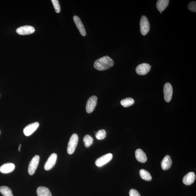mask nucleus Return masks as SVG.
Returning <instances> with one entry per match:
<instances>
[{
	"instance_id": "a211bd4d",
	"label": "nucleus",
	"mask_w": 196,
	"mask_h": 196,
	"mask_svg": "<svg viewBox=\"0 0 196 196\" xmlns=\"http://www.w3.org/2000/svg\"><path fill=\"white\" fill-rule=\"evenodd\" d=\"M169 3V0H158L157 3V8L158 10L162 12L166 8Z\"/></svg>"
},
{
	"instance_id": "f257e3e1",
	"label": "nucleus",
	"mask_w": 196,
	"mask_h": 196,
	"mask_svg": "<svg viewBox=\"0 0 196 196\" xmlns=\"http://www.w3.org/2000/svg\"><path fill=\"white\" fill-rule=\"evenodd\" d=\"M114 62L112 59L108 57L105 56L97 60L94 63V66L99 71H104L113 67Z\"/></svg>"
},
{
	"instance_id": "20e7f679",
	"label": "nucleus",
	"mask_w": 196,
	"mask_h": 196,
	"mask_svg": "<svg viewBox=\"0 0 196 196\" xmlns=\"http://www.w3.org/2000/svg\"><path fill=\"white\" fill-rule=\"evenodd\" d=\"M173 89L171 84L167 83L165 84L163 88L164 99L166 102H169L172 99Z\"/></svg>"
},
{
	"instance_id": "39448f33",
	"label": "nucleus",
	"mask_w": 196,
	"mask_h": 196,
	"mask_svg": "<svg viewBox=\"0 0 196 196\" xmlns=\"http://www.w3.org/2000/svg\"><path fill=\"white\" fill-rule=\"evenodd\" d=\"M97 98L95 95L90 97L88 100L86 104V111L88 113L92 112L96 106Z\"/></svg>"
},
{
	"instance_id": "4468645a",
	"label": "nucleus",
	"mask_w": 196,
	"mask_h": 196,
	"mask_svg": "<svg viewBox=\"0 0 196 196\" xmlns=\"http://www.w3.org/2000/svg\"><path fill=\"white\" fill-rule=\"evenodd\" d=\"M172 161L170 156L169 155L165 156L161 163L162 168L164 170L169 169L171 167Z\"/></svg>"
},
{
	"instance_id": "f3484780",
	"label": "nucleus",
	"mask_w": 196,
	"mask_h": 196,
	"mask_svg": "<svg viewBox=\"0 0 196 196\" xmlns=\"http://www.w3.org/2000/svg\"><path fill=\"white\" fill-rule=\"evenodd\" d=\"M36 192L38 196H52L50 190L45 187H39Z\"/></svg>"
},
{
	"instance_id": "ddd939ff",
	"label": "nucleus",
	"mask_w": 196,
	"mask_h": 196,
	"mask_svg": "<svg viewBox=\"0 0 196 196\" xmlns=\"http://www.w3.org/2000/svg\"><path fill=\"white\" fill-rule=\"evenodd\" d=\"M195 178V175L194 172H189L183 177V182L186 185H190L194 182Z\"/></svg>"
},
{
	"instance_id": "2eb2a0df",
	"label": "nucleus",
	"mask_w": 196,
	"mask_h": 196,
	"mask_svg": "<svg viewBox=\"0 0 196 196\" xmlns=\"http://www.w3.org/2000/svg\"><path fill=\"white\" fill-rule=\"evenodd\" d=\"M15 166L12 163H7L0 167V172L3 173H8L13 171Z\"/></svg>"
},
{
	"instance_id": "412c9836",
	"label": "nucleus",
	"mask_w": 196,
	"mask_h": 196,
	"mask_svg": "<svg viewBox=\"0 0 196 196\" xmlns=\"http://www.w3.org/2000/svg\"><path fill=\"white\" fill-rule=\"evenodd\" d=\"M134 103V100L131 98L128 97L125 98L121 100V104L124 107H128L133 104Z\"/></svg>"
},
{
	"instance_id": "423d86ee",
	"label": "nucleus",
	"mask_w": 196,
	"mask_h": 196,
	"mask_svg": "<svg viewBox=\"0 0 196 196\" xmlns=\"http://www.w3.org/2000/svg\"><path fill=\"white\" fill-rule=\"evenodd\" d=\"M40 160V157L38 155H36L32 158L30 163L28 172L30 175H32L35 173L38 167Z\"/></svg>"
},
{
	"instance_id": "bb28decb",
	"label": "nucleus",
	"mask_w": 196,
	"mask_h": 196,
	"mask_svg": "<svg viewBox=\"0 0 196 196\" xmlns=\"http://www.w3.org/2000/svg\"><path fill=\"white\" fill-rule=\"evenodd\" d=\"M21 146V144H20L19 146V151H20Z\"/></svg>"
},
{
	"instance_id": "5701e85b",
	"label": "nucleus",
	"mask_w": 196,
	"mask_h": 196,
	"mask_svg": "<svg viewBox=\"0 0 196 196\" xmlns=\"http://www.w3.org/2000/svg\"><path fill=\"white\" fill-rule=\"evenodd\" d=\"M96 138L99 140L104 139L106 137V132L104 129L100 130L96 133L95 135Z\"/></svg>"
},
{
	"instance_id": "6e6552de",
	"label": "nucleus",
	"mask_w": 196,
	"mask_h": 196,
	"mask_svg": "<svg viewBox=\"0 0 196 196\" xmlns=\"http://www.w3.org/2000/svg\"><path fill=\"white\" fill-rule=\"evenodd\" d=\"M35 31L34 28L30 25H25L20 27L16 30V32L18 34L22 35L31 34L34 33Z\"/></svg>"
},
{
	"instance_id": "aec40b11",
	"label": "nucleus",
	"mask_w": 196,
	"mask_h": 196,
	"mask_svg": "<svg viewBox=\"0 0 196 196\" xmlns=\"http://www.w3.org/2000/svg\"><path fill=\"white\" fill-rule=\"evenodd\" d=\"M0 192L3 196H14L12 191L10 188L6 186L0 187Z\"/></svg>"
},
{
	"instance_id": "9b49d317",
	"label": "nucleus",
	"mask_w": 196,
	"mask_h": 196,
	"mask_svg": "<svg viewBox=\"0 0 196 196\" xmlns=\"http://www.w3.org/2000/svg\"><path fill=\"white\" fill-rule=\"evenodd\" d=\"M151 66L147 63H142L139 64L136 67V73L140 75H144L148 73L150 71Z\"/></svg>"
},
{
	"instance_id": "6ab92c4d",
	"label": "nucleus",
	"mask_w": 196,
	"mask_h": 196,
	"mask_svg": "<svg viewBox=\"0 0 196 196\" xmlns=\"http://www.w3.org/2000/svg\"><path fill=\"white\" fill-rule=\"evenodd\" d=\"M140 176L141 178L146 181H150L152 179V177L149 172L146 170L141 169L139 171Z\"/></svg>"
},
{
	"instance_id": "0eeeda50",
	"label": "nucleus",
	"mask_w": 196,
	"mask_h": 196,
	"mask_svg": "<svg viewBox=\"0 0 196 196\" xmlns=\"http://www.w3.org/2000/svg\"><path fill=\"white\" fill-rule=\"evenodd\" d=\"M113 158L112 154L108 153L98 158L95 161V164L98 167L103 166L108 163Z\"/></svg>"
},
{
	"instance_id": "f8f14e48",
	"label": "nucleus",
	"mask_w": 196,
	"mask_h": 196,
	"mask_svg": "<svg viewBox=\"0 0 196 196\" xmlns=\"http://www.w3.org/2000/svg\"><path fill=\"white\" fill-rule=\"evenodd\" d=\"M74 20L77 28L80 31L81 34L83 36H85L86 35V32L84 26L80 18L78 16H74Z\"/></svg>"
},
{
	"instance_id": "9d476101",
	"label": "nucleus",
	"mask_w": 196,
	"mask_h": 196,
	"mask_svg": "<svg viewBox=\"0 0 196 196\" xmlns=\"http://www.w3.org/2000/svg\"><path fill=\"white\" fill-rule=\"evenodd\" d=\"M57 155L56 153H52L44 165V168L46 170H49L52 169L54 167L57 162Z\"/></svg>"
},
{
	"instance_id": "b1692460",
	"label": "nucleus",
	"mask_w": 196,
	"mask_h": 196,
	"mask_svg": "<svg viewBox=\"0 0 196 196\" xmlns=\"http://www.w3.org/2000/svg\"><path fill=\"white\" fill-rule=\"evenodd\" d=\"M51 1L54 6L56 12L57 13H60L61 8L59 1L58 0H52Z\"/></svg>"
},
{
	"instance_id": "4be33fe9",
	"label": "nucleus",
	"mask_w": 196,
	"mask_h": 196,
	"mask_svg": "<svg viewBox=\"0 0 196 196\" xmlns=\"http://www.w3.org/2000/svg\"><path fill=\"white\" fill-rule=\"evenodd\" d=\"M93 139L92 137L89 135H87L84 137L83 138V141L85 144V146L87 148H88L93 143Z\"/></svg>"
},
{
	"instance_id": "1a4fd4ad",
	"label": "nucleus",
	"mask_w": 196,
	"mask_h": 196,
	"mask_svg": "<svg viewBox=\"0 0 196 196\" xmlns=\"http://www.w3.org/2000/svg\"><path fill=\"white\" fill-rule=\"evenodd\" d=\"M39 123L38 122H35L31 123L25 127L23 129V133L25 136H29L35 131L39 127Z\"/></svg>"
},
{
	"instance_id": "f03ea898",
	"label": "nucleus",
	"mask_w": 196,
	"mask_h": 196,
	"mask_svg": "<svg viewBox=\"0 0 196 196\" xmlns=\"http://www.w3.org/2000/svg\"><path fill=\"white\" fill-rule=\"evenodd\" d=\"M79 137L76 134L72 135L68 144L67 148V152L69 155H72L75 150L78 143Z\"/></svg>"
},
{
	"instance_id": "393cba45",
	"label": "nucleus",
	"mask_w": 196,
	"mask_h": 196,
	"mask_svg": "<svg viewBox=\"0 0 196 196\" xmlns=\"http://www.w3.org/2000/svg\"><path fill=\"white\" fill-rule=\"evenodd\" d=\"M188 8L190 11L193 12H196V2L195 1L191 2L188 4Z\"/></svg>"
},
{
	"instance_id": "a878e982",
	"label": "nucleus",
	"mask_w": 196,
	"mask_h": 196,
	"mask_svg": "<svg viewBox=\"0 0 196 196\" xmlns=\"http://www.w3.org/2000/svg\"><path fill=\"white\" fill-rule=\"evenodd\" d=\"M130 196H141L137 190L132 189L129 191Z\"/></svg>"
},
{
	"instance_id": "7ed1b4c3",
	"label": "nucleus",
	"mask_w": 196,
	"mask_h": 196,
	"mask_svg": "<svg viewBox=\"0 0 196 196\" xmlns=\"http://www.w3.org/2000/svg\"><path fill=\"white\" fill-rule=\"evenodd\" d=\"M141 34L145 36L148 33L150 29V25L148 19L145 16H142L140 22Z\"/></svg>"
},
{
	"instance_id": "dca6fc26",
	"label": "nucleus",
	"mask_w": 196,
	"mask_h": 196,
	"mask_svg": "<svg viewBox=\"0 0 196 196\" xmlns=\"http://www.w3.org/2000/svg\"><path fill=\"white\" fill-rule=\"evenodd\" d=\"M135 156L137 160L140 162H145L147 160L146 155L141 149H138L135 151Z\"/></svg>"
}]
</instances>
